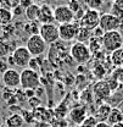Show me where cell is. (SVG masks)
Returning <instances> with one entry per match:
<instances>
[{"label":"cell","instance_id":"obj_3","mask_svg":"<svg viewBox=\"0 0 123 127\" xmlns=\"http://www.w3.org/2000/svg\"><path fill=\"white\" fill-rule=\"evenodd\" d=\"M71 56L72 59L78 64H87L90 58H92V53L88 48V44L84 43H79L76 42L72 47H71Z\"/></svg>","mask_w":123,"mask_h":127},{"label":"cell","instance_id":"obj_40","mask_svg":"<svg viewBox=\"0 0 123 127\" xmlns=\"http://www.w3.org/2000/svg\"><path fill=\"white\" fill-rule=\"evenodd\" d=\"M107 1H112V4H113V2H115L116 0H107Z\"/></svg>","mask_w":123,"mask_h":127},{"label":"cell","instance_id":"obj_38","mask_svg":"<svg viewBox=\"0 0 123 127\" xmlns=\"http://www.w3.org/2000/svg\"><path fill=\"white\" fill-rule=\"evenodd\" d=\"M111 127H123V122H121V124H117V125H115V126H111Z\"/></svg>","mask_w":123,"mask_h":127},{"label":"cell","instance_id":"obj_39","mask_svg":"<svg viewBox=\"0 0 123 127\" xmlns=\"http://www.w3.org/2000/svg\"><path fill=\"white\" fill-rule=\"evenodd\" d=\"M4 2H5V0H0V6H1V5H2Z\"/></svg>","mask_w":123,"mask_h":127},{"label":"cell","instance_id":"obj_33","mask_svg":"<svg viewBox=\"0 0 123 127\" xmlns=\"http://www.w3.org/2000/svg\"><path fill=\"white\" fill-rule=\"evenodd\" d=\"M12 11V15H14V17H16V16H22L25 15V9H22L20 5L18 6H16L14 10H11Z\"/></svg>","mask_w":123,"mask_h":127},{"label":"cell","instance_id":"obj_28","mask_svg":"<svg viewBox=\"0 0 123 127\" xmlns=\"http://www.w3.org/2000/svg\"><path fill=\"white\" fill-rule=\"evenodd\" d=\"M110 14H111V15H113L116 18H118L121 22H123V10L122 9H120V7H117L116 5H113V4H112Z\"/></svg>","mask_w":123,"mask_h":127},{"label":"cell","instance_id":"obj_17","mask_svg":"<svg viewBox=\"0 0 123 127\" xmlns=\"http://www.w3.org/2000/svg\"><path fill=\"white\" fill-rule=\"evenodd\" d=\"M23 124H25V120H23L22 115H21V114H17V112L11 114V115L5 120L6 127H22Z\"/></svg>","mask_w":123,"mask_h":127},{"label":"cell","instance_id":"obj_25","mask_svg":"<svg viewBox=\"0 0 123 127\" xmlns=\"http://www.w3.org/2000/svg\"><path fill=\"white\" fill-rule=\"evenodd\" d=\"M111 78H113L115 81H117L120 84H123V66H118L115 67L113 71L111 72Z\"/></svg>","mask_w":123,"mask_h":127},{"label":"cell","instance_id":"obj_27","mask_svg":"<svg viewBox=\"0 0 123 127\" xmlns=\"http://www.w3.org/2000/svg\"><path fill=\"white\" fill-rule=\"evenodd\" d=\"M67 6L70 7V10L76 15L78 11H80L82 10V6H80V2H79V0H68V2H67Z\"/></svg>","mask_w":123,"mask_h":127},{"label":"cell","instance_id":"obj_37","mask_svg":"<svg viewBox=\"0 0 123 127\" xmlns=\"http://www.w3.org/2000/svg\"><path fill=\"white\" fill-rule=\"evenodd\" d=\"M39 127H51V126L48 125L46 122H40V124H39Z\"/></svg>","mask_w":123,"mask_h":127},{"label":"cell","instance_id":"obj_5","mask_svg":"<svg viewBox=\"0 0 123 127\" xmlns=\"http://www.w3.org/2000/svg\"><path fill=\"white\" fill-rule=\"evenodd\" d=\"M46 47H48V44L43 40V38L39 34L29 35V38L27 39V43H26V48L28 49L29 54L32 56H37V58L45 53Z\"/></svg>","mask_w":123,"mask_h":127},{"label":"cell","instance_id":"obj_35","mask_svg":"<svg viewBox=\"0 0 123 127\" xmlns=\"http://www.w3.org/2000/svg\"><path fill=\"white\" fill-rule=\"evenodd\" d=\"M113 5H116L117 7H120V9L123 10V0H116V1L113 2Z\"/></svg>","mask_w":123,"mask_h":127},{"label":"cell","instance_id":"obj_15","mask_svg":"<svg viewBox=\"0 0 123 127\" xmlns=\"http://www.w3.org/2000/svg\"><path fill=\"white\" fill-rule=\"evenodd\" d=\"M111 110H112V106H111L110 104H107V103H102V104L98 108V110L95 112L94 117L96 119L98 122H106Z\"/></svg>","mask_w":123,"mask_h":127},{"label":"cell","instance_id":"obj_29","mask_svg":"<svg viewBox=\"0 0 123 127\" xmlns=\"http://www.w3.org/2000/svg\"><path fill=\"white\" fill-rule=\"evenodd\" d=\"M98 125V121H96V119L90 115V116H87V119L83 121V124L80 125V127H96Z\"/></svg>","mask_w":123,"mask_h":127},{"label":"cell","instance_id":"obj_14","mask_svg":"<svg viewBox=\"0 0 123 127\" xmlns=\"http://www.w3.org/2000/svg\"><path fill=\"white\" fill-rule=\"evenodd\" d=\"M68 116H70V120H71L74 125H82L83 121H84V120L87 119V116H88V115H87V109H85L83 105L74 106V108L71 109Z\"/></svg>","mask_w":123,"mask_h":127},{"label":"cell","instance_id":"obj_26","mask_svg":"<svg viewBox=\"0 0 123 127\" xmlns=\"http://www.w3.org/2000/svg\"><path fill=\"white\" fill-rule=\"evenodd\" d=\"M105 1H106V0H84V2H85V5L88 6V9L98 10V11H99V9L104 5Z\"/></svg>","mask_w":123,"mask_h":127},{"label":"cell","instance_id":"obj_43","mask_svg":"<svg viewBox=\"0 0 123 127\" xmlns=\"http://www.w3.org/2000/svg\"><path fill=\"white\" fill-rule=\"evenodd\" d=\"M38 1H42V0H38Z\"/></svg>","mask_w":123,"mask_h":127},{"label":"cell","instance_id":"obj_36","mask_svg":"<svg viewBox=\"0 0 123 127\" xmlns=\"http://www.w3.org/2000/svg\"><path fill=\"white\" fill-rule=\"evenodd\" d=\"M96 127H111V126L108 125L107 122H98Z\"/></svg>","mask_w":123,"mask_h":127},{"label":"cell","instance_id":"obj_42","mask_svg":"<svg viewBox=\"0 0 123 127\" xmlns=\"http://www.w3.org/2000/svg\"><path fill=\"white\" fill-rule=\"evenodd\" d=\"M0 82H1V77H0Z\"/></svg>","mask_w":123,"mask_h":127},{"label":"cell","instance_id":"obj_1","mask_svg":"<svg viewBox=\"0 0 123 127\" xmlns=\"http://www.w3.org/2000/svg\"><path fill=\"white\" fill-rule=\"evenodd\" d=\"M21 88L23 91H35L40 86V76L37 71L32 70L29 67L23 68L21 72Z\"/></svg>","mask_w":123,"mask_h":127},{"label":"cell","instance_id":"obj_31","mask_svg":"<svg viewBox=\"0 0 123 127\" xmlns=\"http://www.w3.org/2000/svg\"><path fill=\"white\" fill-rule=\"evenodd\" d=\"M32 4H34V0H20V6L22 7V9H28L29 6H31Z\"/></svg>","mask_w":123,"mask_h":127},{"label":"cell","instance_id":"obj_30","mask_svg":"<svg viewBox=\"0 0 123 127\" xmlns=\"http://www.w3.org/2000/svg\"><path fill=\"white\" fill-rule=\"evenodd\" d=\"M92 33H93V37L94 38H99V39H101L104 37V34H105V32L102 31L100 27H96L95 30H93Z\"/></svg>","mask_w":123,"mask_h":127},{"label":"cell","instance_id":"obj_13","mask_svg":"<svg viewBox=\"0 0 123 127\" xmlns=\"http://www.w3.org/2000/svg\"><path fill=\"white\" fill-rule=\"evenodd\" d=\"M52 21H55L54 20V9L49 4H42L37 22L39 25H49V23H52Z\"/></svg>","mask_w":123,"mask_h":127},{"label":"cell","instance_id":"obj_44","mask_svg":"<svg viewBox=\"0 0 123 127\" xmlns=\"http://www.w3.org/2000/svg\"><path fill=\"white\" fill-rule=\"evenodd\" d=\"M122 49H123V45H122Z\"/></svg>","mask_w":123,"mask_h":127},{"label":"cell","instance_id":"obj_2","mask_svg":"<svg viewBox=\"0 0 123 127\" xmlns=\"http://www.w3.org/2000/svg\"><path fill=\"white\" fill-rule=\"evenodd\" d=\"M101 42H102V48L106 51L113 53V51H116V50L122 48L123 37L120 31L106 32L104 34V37L101 38Z\"/></svg>","mask_w":123,"mask_h":127},{"label":"cell","instance_id":"obj_20","mask_svg":"<svg viewBox=\"0 0 123 127\" xmlns=\"http://www.w3.org/2000/svg\"><path fill=\"white\" fill-rule=\"evenodd\" d=\"M93 37V33L90 30H87V28H83V27H79V31H78V34H77V38L76 40L79 42V43H84L87 44L90 38Z\"/></svg>","mask_w":123,"mask_h":127},{"label":"cell","instance_id":"obj_41","mask_svg":"<svg viewBox=\"0 0 123 127\" xmlns=\"http://www.w3.org/2000/svg\"><path fill=\"white\" fill-rule=\"evenodd\" d=\"M0 32H2V26H0Z\"/></svg>","mask_w":123,"mask_h":127},{"label":"cell","instance_id":"obj_18","mask_svg":"<svg viewBox=\"0 0 123 127\" xmlns=\"http://www.w3.org/2000/svg\"><path fill=\"white\" fill-rule=\"evenodd\" d=\"M39 10H40V5L38 4H32L28 9L25 10V16L27 18V22H33V21H38V16H39Z\"/></svg>","mask_w":123,"mask_h":127},{"label":"cell","instance_id":"obj_22","mask_svg":"<svg viewBox=\"0 0 123 127\" xmlns=\"http://www.w3.org/2000/svg\"><path fill=\"white\" fill-rule=\"evenodd\" d=\"M88 48H89V50H90L92 55L93 54H96V53H98V51H100V50H101V48H102V42H101V39L92 37V38H90V40L88 42Z\"/></svg>","mask_w":123,"mask_h":127},{"label":"cell","instance_id":"obj_9","mask_svg":"<svg viewBox=\"0 0 123 127\" xmlns=\"http://www.w3.org/2000/svg\"><path fill=\"white\" fill-rule=\"evenodd\" d=\"M1 82L6 88L16 91L21 87V73L16 68H9L1 76Z\"/></svg>","mask_w":123,"mask_h":127},{"label":"cell","instance_id":"obj_32","mask_svg":"<svg viewBox=\"0 0 123 127\" xmlns=\"http://www.w3.org/2000/svg\"><path fill=\"white\" fill-rule=\"evenodd\" d=\"M9 68H10V67H9V64L6 63V61H4V60H0V75H1V76H2Z\"/></svg>","mask_w":123,"mask_h":127},{"label":"cell","instance_id":"obj_8","mask_svg":"<svg viewBox=\"0 0 123 127\" xmlns=\"http://www.w3.org/2000/svg\"><path fill=\"white\" fill-rule=\"evenodd\" d=\"M39 35L43 38V40L45 42L46 44H54V43H56L60 39V37H59V27L55 26L54 23L40 25Z\"/></svg>","mask_w":123,"mask_h":127},{"label":"cell","instance_id":"obj_12","mask_svg":"<svg viewBox=\"0 0 123 127\" xmlns=\"http://www.w3.org/2000/svg\"><path fill=\"white\" fill-rule=\"evenodd\" d=\"M93 95L96 99H99L100 101H102V103L105 100H107L108 98L112 95V92H111L107 82L105 79H101V81H99V82H96L94 84V87H93Z\"/></svg>","mask_w":123,"mask_h":127},{"label":"cell","instance_id":"obj_11","mask_svg":"<svg viewBox=\"0 0 123 127\" xmlns=\"http://www.w3.org/2000/svg\"><path fill=\"white\" fill-rule=\"evenodd\" d=\"M122 22L116 18L113 15L108 14H102L100 16V22H99V27L105 32H111V31H118L121 28Z\"/></svg>","mask_w":123,"mask_h":127},{"label":"cell","instance_id":"obj_34","mask_svg":"<svg viewBox=\"0 0 123 127\" xmlns=\"http://www.w3.org/2000/svg\"><path fill=\"white\" fill-rule=\"evenodd\" d=\"M29 104L32 105V108H33V109H35V108H38V106H39L40 101H39V99H38L37 96H33V98L29 99Z\"/></svg>","mask_w":123,"mask_h":127},{"label":"cell","instance_id":"obj_6","mask_svg":"<svg viewBox=\"0 0 123 127\" xmlns=\"http://www.w3.org/2000/svg\"><path fill=\"white\" fill-rule=\"evenodd\" d=\"M100 12L98 10H92V9H87L84 11V14L82 16V18L79 20V26L87 30H95L96 27H99V22H100Z\"/></svg>","mask_w":123,"mask_h":127},{"label":"cell","instance_id":"obj_4","mask_svg":"<svg viewBox=\"0 0 123 127\" xmlns=\"http://www.w3.org/2000/svg\"><path fill=\"white\" fill-rule=\"evenodd\" d=\"M12 61H14V66L16 67H21V68H27L29 66V63L33 59L28 49L26 48V45H21V47H16V49L12 51L11 54Z\"/></svg>","mask_w":123,"mask_h":127},{"label":"cell","instance_id":"obj_16","mask_svg":"<svg viewBox=\"0 0 123 127\" xmlns=\"http://www.w3.org/2000/svg\"><path fill=\"white\" fill-rule=\"evenodd\" d=\"M107 122L110 126H115L117 124H121L123 122V111L118 108H112V110L110 112L107 117Z\"/></svg>","mask_w":123,"mask_h":127},{"label":"cell","instance_id":"obj_10","mask_svg":"<svg viewBox=\"0 0 123 127\" xmlns=\"http://www.w3.org/2000/svg\"><path fill=\"white\" fill-rule=\"evenodd\" d=\"M74 14L70 10L67 5H57L54 9V20L59 25H65V23H71L74 21Z\"/></svg>","mask_w":123,"mask_h":127},{"label":"cell","instance_id":"obj_24","mask_svg":"<svg viewBox=\"0 0 123 127\" xmlns=\"http://www.w3.org/2000/svg\"><path fill=\"white\" fill-rule=\"evenodd\" d=\"M39 28H40V25H39L37 21H33V22H27V23L25 25V31L28 32L31 35L39 34Z\"/></svg>","mask_w":123,"mask_h":127},{"label":"cell","instance_id":"obj_21","mask_svg":"<svg viewBox=\"0 0 123 127\" xmlns=\"http://www.w3.org/2000/svg\"><path fill=\"white\" fill-rule=\"evenodd\" d=\"M11 54H12V49L10 47V43L6 42V40L0 39V60H2L5 58H9Z\"/></svg>","mask_w":123,"mask_h":127},{"label":"cell","instance_id":"obj_7","mask_svg":"<svg viewBox=\"0 0 123 127\" xmlns=\"http://www.w3.org/2000/svg\"><path fill=\"white\" fill-rule=\"evenodd\" d=\"M79 23L77 21H73L71 23L59 25V37L63 42H71L77 38L78 31H79Z\"/></svg>","mask_w":123,"mask_h":127},{"label":"cell","instance_id":"obj_19","mask_svg":"<svg viewBox=\"0 0 123 127\" xmlns=\"http://www.w3.org/2000/svg\"><path fill=\"white\" fill-rule=\"evenodd\" d=\"M12 20H14L12 11L0 6V26H2V27L9 26L12 22Z\"/></svg>","mask_w":123,"mask_h":127},{"label":"cell","instance_id":"obj_23","mask_svg":"<svg viewBox=\"0 0 123 127\" xmlns=\"http://www.w3.org/2000/svg\"><path fill=\"white\" fill-rule=\"evenodd\" d=\"M111 63L115 65V67L123 66V49H118L111 54Z\"/></svg>","mask_w":123,"mask_h":127}]
</instances>
